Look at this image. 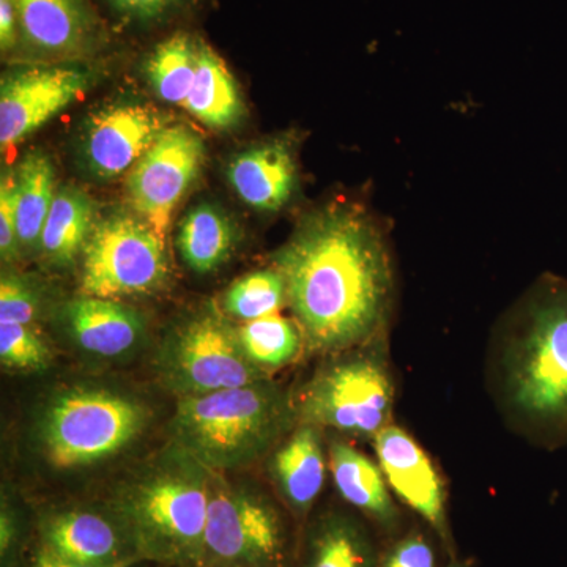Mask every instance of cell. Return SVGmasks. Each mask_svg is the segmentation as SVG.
<instances>
[{"mask_svg":"<svg viewBox=\"0 0 567 567\" xmlns=\"http://www.w3.org/2000/svg\"><path fill=\"white\" fill-rule=\"evenodd\" d=\"M276 270L312 352L341 353L382 338L393 271L364 213L336 207L312 216L278 252Z\"/></svg>","mask_w":567,"mask_h":567,"instance_id":"obj_1","label":"cell"},{"mask_svg":"<svg viewBox=\"0 0 567 567\" xmlns=\"http://www.w3.org/2000/svg\"><path fill=\"white\" fill-rule=\"evenodd\" d=\"M210 502V470L175 447L169 457L126 484L115 516L137 558L171 567H200Z\"/></svg>","mask_w":567,"mask_h":567,"instance_id":"obj_2","label":"cell"},{"mask_svg":"<svg viewBox=\"0 0 567 567\" xmlns=\"http://www.w3.org/2000/svg\"><path fill=\"white\" fill-rule=\"evenodd\" d=\"M297 405L267 379L240 388L183 395L175 412V447L210 472L252 464L297 420Z\"/></svg>","mask_w":567,"mask_h":567,"instance_id":"obj_3","label":"cell"},{"mask_svg":"<svg viewBox=\"0 0 567 567\" xmlns=\"http://www.w3.org/2000/svg\"><path fill=\"white\" fill-rule=\"evenodd\" d=\"M505 383L518 415L548 440L567 439V279L544 276L522 305Z\"/></svg>","mask_w":567,"mask_h":567,"instance_id":"obj_4","label":"cell"},{"mask_svg":"<svg viewBox=\"0 0 567 567\" xmlns=\"http://www.w3.org/2000/svg\"><path fill=\"white\" fill-rule=\"evenodd\" d=\"M393 405V375L382 336L317 371L301 391L297 415L300 423L375 439L390 425Z\"/></svg>","mask_w":567,"mask_h":567,"instance_id":"obj_5","label":"cell"},{"mask_svg":"<svg viewBox=\"0 0 567 567\" xmlns=\"http://www.w3.org/2000/svg\"><path fill=\"white\" fill-rule=\"evenodd\" d=\"M147 413L137 402L103 390H73L52 402L41 425L44 454L55 468L95 464L130 445Z\"/></svg>","mask_w":567,"mask_h":567,"instance_id":"obj_6","label":"cell"},{"mask_svg":"<svg viewBox=\"0 0 567 567\" xmlns=\"http://www.w3.org/2000/svg\"><path fill=\"white\" fill-rule=\"evenodd\" d=\"M290 546L289 525L270 498L210 472L200 567H289Z\"/></svg>","mask_w":567,"mask_h":567,"instance_id":"obj_7","label":"cell"},{"mask_svg":"<svg viewBox=\"0 0 567 567\" xmlns=\"http://www.w3.org/2000/svg\"><path fill=\"white\" fill-rule=\"evenodd\" d=\"M167 276L164 241L140 216L112 215L93 227L84 246L82 295L114 300L153 293Z\"/></svg>","mask_w":567,"mask_h":567,"instance_id":"obj_8","label":"cell"},{"mask_svg":"<svg viewBox=\"0 0 567 567\" xmlns=\"http://www.w3.org/2000/svg\"><path fill=\"white\" fill-rule=\"evenodd\" d=\"M162 371L167 385L181 398L264 380L262 369L241 347L238 331L216 312H204L174 336L162 354Z\"/></svg>","mask_w":567,"mask_h":567,"instance_id":"obj_9","label":"cell"},{"mask_svg":"<svg viewBox=\"0 0 567 567\" xmlns=\"http://www.w3.org/2000/svg\"><path fill=\"white\" fill-rule=\"evenodd\" d=\"M204 144L183 126L166 128L128 175L130 200L136 216L166 241L167 229L183 194L199 175Z\"/></svg>","mask_w":567,"mask_h":567,"instance_id":"obj_10","label":"cell"},{"mask_svg":"<svg viewBox=\"0 0 567 567\" xmlns=\"http://www.w3.org/2000/svg\"><path fill=\"white\" fill-rule=\"evenodd\" d=\"M91 82L80 66H29L6 74L0 87V144L3 151L70 106Z\"/></svg>","mask_w":567,"mask_h":567,"instance_id":"obj_11","label":"cell"},{"mask_svg":"<svg viewBox=\"0 0 567 567\" xmlns=\"http://www.w3.org/2000/svg\"><path fill=\"white\" fill-rule=\"evenodd\" d=\"M374 447L391 492L415 511L446 547H453L445 486L423 447L404 429L391 424L375 436Z\"/></svg>","mask_w":567,"mask_h":567,"instance_id":"obj_12","label":"cell"},{"mask_svg":"<svg viewBox=\"0 0 567 567\" xmlns=\"http://www.w3.org/2000/svg\"><path fill=\"white\" fill-rule=\"evenodd\" d=\"M163 121L152 107L122 103L93 115L85 134V153L93 173L103 178L121 177L133 169L164 132Z\"/></svg>","mask_w":567,"mask_h":567,"instance_id":"obj_13","label":"cell"},{"mask_svg":"<svg viewBox=\"0 0 567 567\" xmlns=\"http://www.w3.org/2000/svg\"><path fill=\"white\" fill-rule=\"evenodd\" d=\"M40 550L69 561L118 565L140 561L121 518L89 509H71L43 518Z\"/></svg>","mask_w":567,"mask_h":567,"instance_id":"obj_14","label":"cell"},{"mask_svg":"<svg viewBox=\"0 0 567 567\" xmlns=\"http://www.w3.org/2000/svg\"><path fill=\"white\" fill-rule=\"evenodd\" d=\"M20 40L32 51L69 58L96 40V21L85 0H14Z\"/></svg>","mask_w":567,"mask_h":567,"instance_id":"obj_15","label":"cell"},{"mask_svg":"<svg viewBox=\"0 0 567 567\" xmlns=\"http://www.w3.org/2000/svg\"><path fill=\"white\" fill-rule=\"evenodd\" d=\"M271 475L295 517L308 516L327 476L319 427L300 423L271 458Z\"/></svg>","mask_w":567,"mask_h":567,"instance_id":"obj_16","label":"cell"},{"mask_svg":"<svg viewBox=\"0 0 567 567\" xmlns=\"http://www.w3.org/2000/svg\"><path fill=\"white\" fill-rule=\"evenodd\" d=\"M330 470L339 495L380 528L393 533L401 514L382 468L349 443L334 440L330 445Z\"/></svg>","mask_w":567,"mask_h":567,"instance_id":"obj_17","label":"cell"},{"mask_svg":"<svg viewBox=\"0 0 567 567\" xmlns=\"http://www.w3.org/2000/svg\"><path fill=\"white\" fill-rule=\"evenodd\" d=\"M229 178L246 204L259 210L276 212L292 199L297 166L290 148L274 142L238 155L230 163Z\"/></svg>","mask_w":567,"mask_h":567,"instance_id":"obj_18","label":"cell"},{"mask_svg":"<svg viewBox=\"0 0 567 567\" xmlns=\"http://www.w3.org/2000/svg\"><path fill=\"white\" fill-rule=\"evenodd\" d=\"M71 334L78 344L99 357L128 352L141 334V320L133 309L110 298L82 295L66 308Z\"/></svg>","mask_w":567,"mask_h":567,"instance_id":"obj_19","label":"cell"},{"mask_svg":"<svg viewBox=\"0 0 567 567\" xmlns=\"http://www.w3.org/2000/svg\"><path fill=\"white\" fill-rule=\"evenodd\" d=\"M371 533L354 517L328 513L306 535L300 567H380Z\"/></svg>","mask_w":567,"mask_h":567,"instance_id":"obj_20","label":"cell"},{"mask_svg":"<svg viewBox=\"0 0 567 567\" xmlns=\"http://www.w3.org/2000/svg\"><path fill=\"white\" fill-rule=\"evenodd\" d=\"M183 107L212 128H226L241 114L233 74L204 40H200L196 80Z\"/></svg>","mask_w":567,"mask_h":567,"instance_id":"obj_21","label":"cell"},{"mask_svg":"<svg viewBox=\"0 0 567 567\" xmlns=\"http://www.w3.org/2000/svg\"><path fill=\"white\" fill-rule=\"evenodd\" d=\"M92 219V203L84 193L65 188L55 194L40 237L48 259L58 265L73 262L91 237Z\"/></svg>","mask_w":567,"mask_h":567,"instance_id":"obj_22","label":"cell"},{"mask_svg":"<svg viewBox=\"0 0 567 567\" xmlns=\"http://www.w3.org/2000/svg\"><path fill=\"white\" fill-rule=\"evenodd\" d=\"M200 39L175 32L156 43L145 59V74L166 103L183 106L196 80Z\"/></svg>","mask_w":567,"mask_h":567,"instance_id":"obj_23","label":"cell"},{"mask_svg":"<svg viewBox=\"0 0 567 567\" xmlns=\"http://www.w3.org/2000/svg\"><path fill=\"white\" fill-rule=\"evenodd\" d=\"M54 197V167L50 158L43 153H29L17 171L20 244H39Z\"/></svg>","mask_w":567,"mask_h":567,"instance_id":"obj_24","label":"cell"},{"mask_svg":"<svg viewBox=\"0 0 567 567\" xmlns=\"http://www.w3.org/2000/svg\"><path fill=\"white\" fill-rule=\"evenodd\" d=\"M233 238V227L226 216L210 205H200L183 219L178 249L188 267L207 274L226 260Z\"/></svg>","mask_w":567,"mask_h":567,"instance_id":"obj_25","label":"cell"},{"mask_svg":"<svg viewBox=\"0 0 567 567\" xmlns=\"http://www.w3.org/2000/svg\"><path fill=\"white\" fill-rule=\"evenodd\" d=\"M238 338L249 360L262 371L292 363L305 342L300 328L278 315L246 322Z\"/></svg>","mask_w":567,"mask_h":567,"instance_id":"obj_26","label":"cell"},{"mask_svg":"<svg viewBox=\"0 0 567 567\" xmlns=\"http://www.w3.org/2000/svg\"><path fill=\"white\" fill-rule=\"evenodd\" d=\"M287 301L286 282L278 270L256 271L238 279L226 295L227 312L245 322L275 316Z\"/></svg>","mask_w":567,"mask_h":567,"instance_id":"obj_27","label":"cell"},{"mask_svg":"<svg viewBox=\"0 0 567 567\" xmlns=\"http://www.w3.org/2000/svg\"><path fill=\"white\" fill-rule=\"evenodd\" d=\"M0 360L7 368L44 369L51 352L28 324L0 322Z\"/></svg>","mask_w":567,"mask_h":567,"instance_id":"obj_28","label":"cell"},{"mask_svg":"<svg viewBox=\"0 0 567 567\" xmlns=\"http://www.w3.org/2000/svg\"><path fill=\"white\" fill-rule=\"evenodd\" d=\"M39 298L28 282L3 276L0 282V322L29 324L35 320Z\"/></svg>","mask_w":567,"mask_h":567,"instance_id":"obj_29","label":"cell"},{"mask_svg":"<svg viewBox=\"0 0 567 567\" xmlns=\"http://www.w3.org/2000/svg\"><path fill=\"white\" fill-rule=\"evenodd\" d=\"M112 11L125 22L148 25L173 17L188 0H106Z\"/></svg>","mask_w":567,"mask_h":567,"instance_id":"obj_30","label":"cell"},{"mask_svg":"<svg viewBox=\"0 0 567 567\" xmlns=\"http://www.w3.org/2000/svg\"><path fill=\"white\" fill-rule=\"evenodd\" d=\"M18 244H20V237H18L17 175L7 174L0 183V251L3 260L13 259Z\"/></svg>","mask_w":567,"mask_h":567,"instance_id":"obj_31","label":"cell"},{"mask_svg":"<svg viewBox=\"0 0 567 567\" xmlns=\"http://www.w3.org/2000/svg\"><path fill=\"white\" fill-rule=\"evenodd\" d=\"M380 567H435L434 547L420 533H409L388 548Z\"/></svg>","mask_w":567,"mask_h":567,"instance_id":"obj_32","label":"cell"},{"mask_svg":"<svg viewBox=\"0 0 567 567\" xmlns=\"http://www.w3.org/2000/svg\"><path fill=\"white\" fill-rule=\"evenodd\" d=\"M20 41L18 14L14 0H0V47L2 52H10Z\"/></svg>","mask_w":567,"mask_h":567,"instance_id":"obj_33","label":"cell"},{"mask_svg":"<svg viewBox=\"0 0 567 567\" xmlns=\"http://www.w3.org/2000/svg\"><path fill=\"white\" fill-rule=\"evenodd\" d=\"M37 567H130L133 563H118V565H89V563H76L69 561V559H62L54 557V555L48 554V551L40 550L35 559Z\"/></svg>","mask_w":567,"mask_h":567,"instance_id":"obj_34","label":"cell"},{"mask_svg":"<svg viewBox=\"0 0 567 567\" xmlns=\"http://www.w3.org/2000/svg\"><path fill=\"white\" fill-rule=\"evenodd\" d=\"M14 535H17V527H14L13 518L3 511L2 517H0V554L3 558L13 546Z\"/></svg>","mask_w":567,"mask_h":567,"instance_id":"obj_35","label":"cell"},{"mask_svg":"<svg viewBox=\"0 0 567 567\" xmlns=\"http://www.w3.org/2000/svg\"><path fill=\"white\" fill-rule=\"evenodd\" d=\"M446 567H472V561H470V559H454V561L450 563Z\"/></svg>","mask_w":567,"mask_h":567,"instance_id":"obj_36","label":"cell"},{"mask_svg":"<svg viewBox=\"0 0 567 567\" xmlns=\"http://www.w3.org/2000/svg\"><path fill=\"white\" fill-rule=\"evenodd\" d=\"M33 567H37V566H33Z\"/></svg>","mask_w":567,"mask_h":567,"instance_id":"obj_37","label":"cell"}]
</instances>
